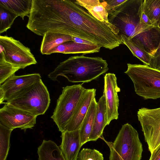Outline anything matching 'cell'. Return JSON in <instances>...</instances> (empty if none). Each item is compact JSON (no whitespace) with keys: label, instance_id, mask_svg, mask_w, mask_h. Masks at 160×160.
Returning a JSON list of instances; mask_svg holds the SVG:
<instances>
[{"label":"cell","instance_id":"21","mask_svg":"<svg viewBox=\"0 0 160 160\" xmlns=\"http://www.w3.org/2000/svg\"><path fill=\"white\" fill-rule=\"evenodd\" d=\"M76 2L82 7L98 20L109 22L108 14L99 0H76Z\"/></svg>","mask_w":160,"mask_h":160},{"label":"cell","instance_id":"13","mask_svg":"<svg viewBox=\"0 0 160 160\" xmlns=\"http://www.w3.org/2000/svg\"><path fill=\"white\" fill-rule=\"evenodd\" d=\"M131 40L152 56L160 43V29L158 27H149Z\"/></svg>","mask_w":160,"mask_h":160},{"label":"cell","instance_id":"23","mask_svg":"<svg viewBox=\"0 0 160 160\" xmlns=\"http://www.w3.org/2000/svg\"><path fill=\"white\" fill-rule=\"evenodd\" d=\"M120 35L122 44L128 47L133 55L142 61L144 65L149 66L151 59V55L135 44L125 35L123 34Z\"/></svg>","mask_w":160,"mask_h":160},{"label":"cell","instance_id":"15","mask_svg":"<svg viewBox=\"0 0 160 160\" xmlns=\"http://www.w3.org/2000/svg\"><path fill=\"white\" fill-rule=\"evenodd\" d=\"M107 125L105 96L103 92L102 95L97 102L93 128L89 141L97 140L102 135L104 128Z\"/></svg>","mask_w":160,"mask_h":160},{"label":"cell","instance_id":"32","mask_svg":"<svg viewBox=\"0 0 160 160\" xmlns=\"http://www.w3.org/2000/svg\"><path fill=\"white\" fill-rule=\"evenodd\" d=\"M72 41L77 43L89 45H95L89 41L77 37H72Z\"/></svg>","mask_w":160,"mask_h":160},{"label":"cell","instance_id":"7","mask_svg":"<svg viewBox=\"0 0 160 160\" xmlns=\"http://www.w3.org/2000/svg\"><path fill=\"white\" fill-rule=\"evenodd\" d=\"M0 47L5 60L19 69L37 63L30 49L12 37L1 35Z\"/></svg>","mask_w":160,"mask_h":160},{"label":"cell","instance_id":"2","mask_svg":"<svg viewBox=\"0 0 160 160\" xmlns=\"http://www.w3.org/2000/svg\"><path fill=\"white\" fill-rule=\"evenodd\" d=\"M143 0H126L112 13L108 20L116 27L119 34L131 40L149 27L141 23Z\"/></svg>","mask_w":160,"mask_h":160},{"label":"cell","instance_id":"14","mask_svg":"<svg viewBox=\"0 0 160 160\" xmlns=\"http://www.w3.org/2000/svg\"><path fill=\"white\" fill-rule=\"evenodd\" d=\"M62 142L59 146L65 160H77L80 145V129L62 132Z\"/></svg>","mask_w":160,"mask_h":160},{"label":"cell","instance_id":"12","mask_svg":"<svg viewBox=\"0 0 160 160\" xmlns=\"http://www.w3.org/2000/svg\"><path fill=\"white\" fill-rule=\"evenodd\" d=\"M96 91L94 88L86 89L67 125L65 131H72L80 129L92 101L95 98Z\"/></svg>","mask_w":160,"mask_h":160},{"label":"cell","instance_id":"33","mask_svg":"<svg viewBox=\"0 0 160 160\" xmlns=\"http://www.w3.org/2000/svg\"><path fill=\"white\" fill-rule=\"evenodd\" d=\"M158 28L160 29V20L159 21L158 26Z\"/></svg>","mask_w":160,"mask_h":160},{"label":"cell","instance_id":"19","mask_svg":"<svg viewBox=\"0 0 160 160\" xmlns=\"http://www.w3.org/2000/svg\"><path fill=\"white\" fill-rule=\"evenodd\" d=\"M72 37L63 34L47 32L43 36L40 47L42 54L47 55L48 52L59 45L67 42L72 41Z\"/></svg>","mask_w":160,"mask_h":160},{"label":"cell","instance_id":"24","mask_svg":"<svg viewBox=\"0 0 160 160\" xmlns=\"http://www.w3.org/2000/svg\"><path fill=\"white\" fill-rule=\"evenodd\" d=\"M13 130L0 123V160H6L10 148V137Z\"/></svg>","mask_w":160,"mask_h":160},{"label":"cell","instance_id":"3","mask_svg":"<svg viewBox=\"0 0 160 160\" xmlns=\"http://www.w3.org/2000/svg\"><path fill=\"white\" fill-rule=\"evenodd\" d=\"M110 150L109 160H141L143 152L137 131L130 124L123 125L113 142L100 137Z\"/></svg>","mask_w":160,"mask_h":160},{"label":"cell","instance_id":"9","mask_svg":"<svg viewBox=\"0 0 160 160\" xmlns=\"http://www.w3.org/2000/svg\"><path fill=\"white\" fill-rule=\"evenodd\" d=\"M5 103L0 109V123L13 130L19 128L25 131L34 126L37 116L8 102Z\"/></svg>","mask_w":160,"mask_h":160},{"label":"cell","instance_id":"27","mask_svg":"<svg viewBox=\"0 0 160 160\" xmlns=\"http://www.w3.org/2000/svg\"><path fill=\"white\" fill-rule=\"evenodd\" d=\"M102 154L95 149L83 148L79 153L77 160H103Z\"/></svg>","mask_w":160,"mask_h":160},{"label":"cell","instance_id":"11","mask_svg":"<svg viewBox=\"0 0 160 160\" xmlns=\"http://www.w3.org/2000/svg\"><path fill=\"white\" fill-rule=\"evenodd\" d=\"M41 80L39 73L20 76L13 75L0 85L4 95V100L8 101L36 82Z\"/></svg>","mask_w":160,"mask_h":160},{"label":"cell","instance_id":"29","mask_svg":"<svg viewBox=\"0 0 160 160\" xmlns=\"http://www.w3.org/2000/svg\"><path fill=\"white\" fill-rule=\"evenodd\" d=\"M151 57L149 66L160 70V43L156 51Z\"/></svg>","mask_w":160,"mask_h":160},{"label":"cell","instance_id":"8","mask_svg":"<svg viewBox=\"0 0 160 160\" xmlns=\"http://www.w3.org/2000/svg\"><path fill=\"white\" fill-rule=\"evenodd\" d=\"M137 114L145 141L152 153L160 145V108H142Z\"/></svg>","mask_w":160,"mask_h":160},{"label":"cell","instance_id":"31","mask_svg":"<svg viewBox=\"0 0 160 160\" xmlns=\"http://www.w3.org/2000/svg\"><path fill=\"white\" fill-rule=\"evenodd\" d=\"M149 160H160V145L151 153Z\"/></svg>","mask_w":160,"mask_h":160},{"label":"cell","instance_id":"22","mask_svg":"<svg viewBox=\"0 0 160 160\" xmlns=\"http://www.w3.org/2000/svg\"><path fill=\"white\" fill-rule=\"evenodd\" d=\"M142 12L148 17L153 27H158L160 20V0H144Z\"/></svg>","mask_w":160,"mask_h":160},{"label":"cell","instance_id":"16","mask_svg":"<svg viewBox=\"0 0 160 160\" xmlns=\"http://www.w3.org/2000/svg\"><path fill=\"white\" fill-rule=\"evenodd\" d=\"M101 47L97 45H89L75 42L72 41L63 43L48 52L47 55L54 53L64 54L83 53L98 52Z\"/></svg>","mask_w":160,"mask_h":160},{"label":"cell","instance_id":"5","mask_svg":"<svg viewBox=\"0 0 160 160\" xmlns=\"http://www.w3.org/2000/svg\"><path fill=\"white\" fill-rule=\"evenodd\" d=\"M50 100L48 89L41 79L7 101V102L37 116L45 113Z\"/></svg>","mask_w":160,"mask_h":160},{"label":"cell","instance_id":"20","mask_svg":"<svg viewBox=\"0 0 160 160\" xmlns=\"http://www.w3.org/2000/svg\"><path fill=\"white\" fill-rule=\"evenodd\" d=\"M32 0H0V6L24 19L29 17Z\"/></svg>","mask_w":160,"mask_h":160},{"label":"cell","instance_id":"26","mask_svg":"<svg viewBox=\"0 0 160 160\" xmlns=\"http://www.w3.org/2000/svg\"><path fill=\"white\" fill-rule=\"evenodd\" d=\"M18 17L16 14L0 6V33L6 32Z\"/></svg>","mask_w":160,"mask_h":160},{"label":"cell","instance_id":"6","mask_svg":"<svg viewBox=\"0 0 160 160\" xmlns=\"http://www.w3.org/2000/svg\"><path fill=\"white\" fill-rule=\"evenodd\" d=\"M82 84L63 87L62 93L57 100L51 118L61 132L65 131L67 125L86 90Z\"/></svg>","mask_w":160,"mask_h":160},{"label":"cell","instance_id":"10","mask_svg":"<svg viewBox=\"0 0 160 160\" xmlns=\"http://www.w3.org/2000/svg\"><path fill=\"white\" fill-rule=\"evenodd\" d=\"M103 92L105 96L106 117L108 125L113 120L118 118L119 99L118 93L120 91L117 83V78L113 73H106L104 77Z\"/></svg>","mask_w":160,"mask_h":160},{"label":"cell","instance_id":"1","mask_svg":"<svg viewBox=\"0 0 160 160\" xmlns=\"http://www.w3.org/2000/svg\"><path fill=\"white\" fill-rule=\"evenodd\" d=\"M108 69L106 61L102 58L83 55L70 57L61 62L48 76L54 81L61 76L70 82L86 83L97 79Z\"/></svg>","mask_w":160,"mask_h":160},{"label":"cell","instance_id":"28","mask_svg":"<svg viewBox=\"0 0 160 160\" xmlns=\"http://www.w3.org/2000/svg\"><path fill=\"white\" fill-rule=\"evenodd\" d=\"M126 1V0H110L106 1L103 0L101 3L104 6L109 15Z\"/></svg>","mask_w":160,"mask_h":160},{"label":"cell","instance_id":"34","mask_svg":"<svg viewBox=\"0 0 160 160\" xmlns=\"http://www.w3.org/2000/svg\"><path fill=\"white\" fill-rule=\"evenodd\" d=\"M28 160V159H25V160Z\"/></svg>","mask_w":160,"mask_h":160},{"label":"cell","instance_id":"25","mask_svg":"<svg viewBox=\"0 0 160 160\" xmlns=\"http://www.w3.org/2000/svg\"><path fill=\"white\" fill-rule=\"evenodd\" d=\"M19 69L14 67L11 63L6 62L4 58L3 53L0 52V84L4 83L7 79L15 74Z\"/></svg>","mask_w":160,"mask_h":160},{"label":"cell","instance_id":"4","mask_svg":"<svg viewBox=\"0 0 160 160\" xmlns=\"http://www.w3.org/2000/svg\"><path fill=\"white\" fill-rule=\"evenodd\" d=\"M127 66L124 73L133 82L136 94L146 99L160 98V70L146 65Z\"/></svg>","mask_w":160,"mask_h":160},{"label":"cell","instance_id":"17","mask_svg":"<svg viewBox=\"0 0 160 160\" xmlns=\"http://www.w3.org/2000/svg\"><path fill=\"white\" fill-rule=\"evenodd\" d=\"M97 102L95 98L92 101L80 128V145L82 146L89 141L96 112Z\"/></svg>","mask_w":160,"mask_h":160},{"label":"cell","instance_id":"30","mask_svg":"<svg viewBox=\"0 0 160 160\" xmlns=\"http://www.w3.org/2000/svg\"><path fill=\"white\" fill-rule=\"evenodd\" d=\"M141 21L142 23L148 27L153 26L150 19L143 12L141 15Z\"/></svg>","mask_w":160,"mask_h":160},{"label":"cell","instance_id":"18","mask_svg":"<svg viewBox=\"0 0 160 160\" xmlns=\"http://www.w3.org/2000/svg\"><path fill=\"white\" fill-rule=\"evenodd\" d=\"M37 152L38 160H65L59 146L51 140H43Z\"/></svg>","mask_w":160,"mask_h":160}]
</instances>
